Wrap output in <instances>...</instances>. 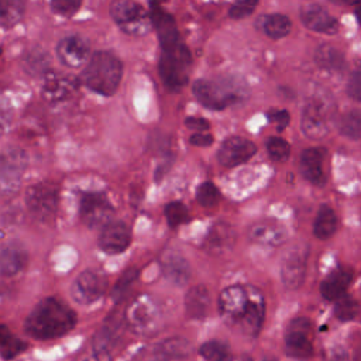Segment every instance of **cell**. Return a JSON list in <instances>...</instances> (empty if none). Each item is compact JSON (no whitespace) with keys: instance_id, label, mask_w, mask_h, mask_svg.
<instances>
[{"instance_id":"cell-1","label":"cell","mask_w":361,"mask_h":361,"mask_svg":"<svg viewBox=\"0 0 361 361\" xmlns=\"http://www.w3.org/2000/svg\"><path fill=\"white\" fill-rule=\"evenodd\" d=\"M219 313L224 323L257 337L265 316L264 296L252 285H230L219 296Z\"/></svg>"},{"instance_id":"cell-2","label":"cell","mask_w":361,"mask_h":361,"mask_svg":"<svg viewBox=\"0 0 361 361\" xmlns=\"http://www.w3.org/2000/svg\"><path fill=\"white\" fill-rule=\"evenodd\" d=\"M76 324L75 312L56 298H45L35 305L25 320L27 333L38 340L58 338Z\"/></svg>"},{"instance_id":"cell-3","label":"cell","mask_w":361,"mask_h":361,"mask_svg":"<svg viewBox=\"0 0 361 361\" xmlns=\"http://www.w3.org/2000/svg\"><path fill=\"white\" fill-rule=\"evenodd\" d=\"M121 76V61L111 52L97 51L86 62L80 79L92 92L102 96H111L116 93Z\"/></svg>"},{"instance_id":"cell-4","label":"cell","mask_w":361,"mask_h":361,"mask_svg":"<svg viewBox=\"0 0 361 361\" xmlns=\"http://www.w3.org/2000/svg\"><path fill=\"white\" fill-rule=\"evenodd\" d=\"M192 92L202 106L210 110H224L245 99L247 86L235 78L197 79Z\"/></svg>"},{"instance_id":"cell-5","label":"cell","mask_w":361,"mask_h":361,"mask_svg":"<svg viewBox=\"0 0 361 361\" xmlns=\"http://www.w3.org/2000/svg\"><path fill=\"white\" fill-rule=\"evenodd\" d=\"M124 324L137 334L151 336L157 333L162 323V313L158 302L151 295L137 296L126 309Z\"/></svg>"},{"instance_id":"cell-6","label":"cell","mask_w":361,"mask_h":361,"mask_svg":"<svg viewBox=\"0 0 361 361\" xmlns=\"http://www.w3.org/2000/svg\"><path fill=\"white\" fill-rule=\"evenodd\" d=\"M190 66L192 55L188 47L183 42H180L171 49L162 51L158 63V71L165 86L169 90L176 92L188 83Z\"/></svg>"},{"instance_id":"cell-7","label":"cell","mask_w":361,"mask_h":361,"mask_svg":"<svg viewBox=\"0 0 361 361\" xmlns=\"http://www.w3.org/2000/svg\"><path fill=\"white\" fill-rule=\"evenodd\" d=\"M110 14L114 23L130 35H145L152 30L148 11L138 3L130 0H118L110 6Z\"/></svg>"},{"instance_id":"cell-8","label":"cell","mask_w":361,"mask_h":361,"mask_svg":"<svg viewBox=\"0 0 361 361\" xmlns=\"http://www.w3.org/2000/svg\"><path fill=\"white\" fill-rule=\"evenodd\" d=\"M25 203L30 213L41 220H51L58 207V188L52 182H39L32 185L25 195Z\"/></svg>"},{"instance_id":"cell-9","label":"cell","mask_w":361,"mask_h":361,"mask_svg":"<svg viewBox=\"0 0 361 361\" xmlns=\"http://www.w3.org/2000/svg\"><path fill=\"white\" fill-rule=\"evenodd\" d=\"M114 209L103 192L80 193L79 214L89 227H104L111 221Z\"/></svg>"},{"instance_id":"cell-10","label":"cell","mask_w":361,"mask_h":361,"mask_svg":"<svg viewBox=\"0 0 361 361\" xmlns=\"http://www.w3.org/2000/svg\"><path fill=\"white\" fill-rule=\"evenodd\" d=\"M330 118L331 110L329 102L319 97H313L303 107L300 128L306 137L312 140H320L324 135H327L330 130Z\"/></svg>"},{"instance_id":"cell-11","label":"cell","mask_w":361,"mask_h":361,"mask_svg":"<svg viewBox=\"0 0 361 361\" xmlns=\"http://www.w3.org/2000/svg\"><path fill=\"white\" fill-rule=\"evenodd\" d=\"M310 330L312 324L306 317H296L290 322L285 334V353L288 357L307 360L313 355Z\"/></svg>"},{"instance_id":"cell-12","label":"cell","mask_w":361,"mask_h":361,"mask_svg":"<svg viewBox=\"0 0 361 361\" xmlns=\"http://www.w3.org/2000/svg\"><path fill=\"white\" fill-rule=\"evenodd\" d=\"M106 290V278L92 269L80 272L71 286V295L79 305H90L99 300Z\"/></svg>"},{"instance_id":"cell-13","label":"cell","mask_w":361,"mask_h":361,"mask_svg":"<svg viewBox=\"0 0 361 361\" xmlns=\"http://www.w3.org/2000/svg\"><path fill=\"white\" fill-rule=\"evenodd\" d=\"M257 152V147L252 141L233 135L223 141L217 151V159L223 166L231 168L247 162Z\"/></svg>"},{"instance_id":"cell-14","label":"cell","mask_w":361,"mask_h":361,"mask_svg":"<svg viewBox=\"0 0 361 361\" xmlns=\"http://www.w3.org/2000/svg\"><path fill=\"white\" fill-rule=\"evenodd\" d=\"M25 165L27 157L21 149H7L0 157V189L4 192H10L18 188L20 176Z\"/></svg>"},{"instance_id":"cell-15","label":"cell","mask_w":361,"mask_h":361,"mask_svg":"<svg viewBox=\"0 0 361 361\" xmlns=\"http://www.w3.org/2000/svg\"><path fill=\"white\" fill-rule=\"evenodd\" d=\"M148 14L152 23V28L157 31L162 51L171 49L182 42L179 38V31L176 28L175 20L168 11H165L161 6L151 4Z\"/></svg>"},{"instance_id":"cell-16","label":"cell","mask_w":361,"mask_h":361,"mask_svg":"<svg viewBox=\"0 0 361 361\" xmlns=\"http://www.w3.org/2000/svg\"><path fill=\"white\" fill-rule=\"evenodd\" d=\"M56 55L59 61L68 68H80L89 61L90 47L87 39L80 35L72 34L63 37L56 45Z\"/></svg>"},{"instance_id":"cell-17","label":"cell","mask_w":361,"mask_h":361,"mask_svg":"<svg viewBox=\"0 0 361 361\" xmlns=\"http://www.w3.org/2000/svg\"><path fill=\"white\" fill-rule=\"evenodd\" d=\"M306 275V250L293 248L282 259L281 279L286 289H298Z\"/></svg>"},{"instance_id":"cell-18","label":"cell","mask_w":361,"mask_h":361,"mask_svg":"<svg viewBox=\"0 0 361 361\" xmlns=\"http://www.w3.org/2000/svg\"><path fill=\"white\" fill-rule=\"evenodd\" d=\"M327 151L324 148H307L300 155V172L313 185L323 186L327 179L326 173Z\"/></svg>"},{"instance_id":"cell-19","label":"cell","mask_w":361,"mask_h":361,"mask_svg":"<svg viewBox=\"0 0 361 361\" xmlns=\"http://www.w3.org/2000/svg\"><path fill=\"white\" fill-rule=\"evenodd\" d=\"M131 243V231L123 221H110L102 228L99 247L106 254H120L128 248Z\"/></svg>"},{"instance_id":"cell-20","label":"cell","mask_w":361,"mask_h":361,"mask_svg":"<svg viewBox=\"0 0 361 361\" xmlns=\"http://www.w3.org/2000/svg\"><path fill=\"white\" fill-rule=\"evenodd\" d=\"M300 18L303 25L312 31H317L329 35H333L338 31L337 18L333 17L329 13V10L320 4H316V3L306 4L300 11Z\"/></svg>"},{"instance_id":"cell-21","label":"cell","mask_w":361,"mask_h":361,"mask_svg":"<svg viewBox=\"0 0 361 361\" xmlns=\"http://www.w3.org/2000/svg\"><path fill=\"white\" fill-rule=\"evenodd\" d=\"M78 79L72 75L52 72L47 75L42 86V93L47 100L55 103L71 97L78 89Z\"/></svg>"},{"instance_id":"cell-22","label":"cell","mask_w":361,"mask_h":361,"mask_svg":"<svg viewBox=\"0 0 361 361\" xmlns=\"http://www.w3.org/2000/svg\"><path fill=\"white\" fill-rule=\"evenodd\" d=\"M164 276L176 286H183L190 279V265L178 251L168 250L159 259Z\"/></svg>"},{"instance_id":"cell-23","label":"cell","mask_w":361,"mask_h":361,"mask_svg":"<svg viewBox=\"0 0 361 361\" xmlns=\"http://www.w3.org/2000/svg\"><path fill=\"white\" fill-rule=\"evenodd\" d=\"M248 237L257 244L279 245L286 240V230L279 221L267 219L254 223L248 230Z\"/></svg>"},{"instance_id":"cell-24","label":"cell","mask_w":361,"mask_h":361,"mask_svg":"<svg viewBox=\"0 0 361 361\" xmlns=\"http://www.w3.org/2000/svg\"><path fill=\"white\" fill-rule=\"evenodd\" d=\"M123 324H124L123 317L117 316L116 313L110 314V317H107L104 320L103 326L93 336V338H92V350L111 353V347L121 337Z\"/></svg>"},{"instance_id":"cell-25","label":"cell","mask_w":361,"mask_h":361,"mask_svg":"<svg viewBox=\"0 0 361 361\" xmlns=\"http://www.w3.org/2000/svg\"><path fill=\"white\" fill-rule=\"evenodd\" d=\"M235 243V231L227 223H216L210 228L204 240V250L212 254H224L233 248Z\"/></svg>"},{"instance_id":"cell-26","label":"cell","mask_w":361,"mask_h":361,"mask_svg":"<svg viewBox=\"0 0 361 361\" xmlns=\"http://www.w3.org/2000/svg\"><path fill=\"white\" fill-rule=\"evenodd\" d=\"M27 258V251L20 243L11 241L4 244L0 248V274L6 276L16 275L24 268Z\"/></svg>"},{"instance_id":"cell-27","label":"cell","mask_w":361,"mask_h":361,"mask_svg":"<svg viewBox=\"0 0 361 361\" xmlns=\"http://www.w3.org/2000/svg\"><path fill=\"white\" fill-rule=\"evenodd\" d=\"M353 281V271L347 268H338L329 274L320 283V293L326 300H337L345 295L347 288Z\"/></svg>"},{"instance_id":"cell-28","label":"cell","mask_w":361,"mask_h":361,"mask_svg":"<svg viewBox=\"0 0 361 361\" xmlns=\"http://www.w3.org/2000/svg\"><path fill=\"white\" fill-rule=\"evenodd\" d=\"M210 305H212L210 293L207 288L203 285H196L190 288L185 296V307L190 319H195V320L204 319L210 310Z\"/></svg>"},{"instance_id":"cell-29","label":"cell","mask_w":361,"mask_h":361,"mask_svg":"<svg viewBox=\"0 0 361 361\" xmlns=\"http://www.w3.org/2000/svg\"><path fill=\"white\" fill-rule=\"evenodd\" d=\"M337 227L338 220L334 210L327 204L320 206L313 223L314 237H317L319 240H327L337 231Z\"/></svg>"},{"instance_id":"cell-30","label":"cell","mask_w":361,"mask_h":361,"mask_svg":"<svg viewBox=\"0 0 361 361\" xmlns=\"http://www.w3.org/2000/svg\"><path fill=\"white\" fill-rule=\"evenodd\" d=\"M261 30L271 38L279 39L286 37L290 30H292V23L289 17L281 13H274V14H267L262 16L261 20H258Z\"/></svg>"},{"instance_id":"cell-31","label":"cell","mask_w":361,"mask_h":361,"mask_svg":"<svg viewBox=\"0 0 361 361\" xmlns=\"http://www.w3.org/2000/svg\"><path fill=\"white\" fill-rule=\"evenodd\" d=\"M314 61L320 68L329 72H341L345 68V59L343 54L330 44H323L316 49Z\"/></svg>"},{"instance_id":"cell-32","label":"cell","mask_w":361,"mask_h":361,"mask_svg":"<svg viewBox=\"0 0 361 361\" xmlns=\"http://www.w3.org/2000/svg\"><path fill=\"white\" fill-rule=\"evenodd\" d=\"M158 347L168 361L186 358L192 351L190 343L183 337L165 338L161 343H158Z\"/></svg>"},{"instance_id":"cell-33","label":"cell","mask_w":361,"mask_h":361,"mask_svg":"<svg viewBox=\"0 0 361 361\" xmlns=\"http://www.w3.org/2000/svg\"><path fill=\"white\" fill-rule=\"evenodd\" d=\"M199 354L204 361H231L233 354L227 343L220 340H209L199 348Z\"/></svg>"},{"instance_id":"cell-34","label":"cell","mask_w":361,"mask_h":361,"mask_svg":"<svg viewBox=\"0 0 361 361\" xmlns=\"http://www.w3.org/2000/svg\"><path fill=\"white\" fill-rule=\"evenodd\" d=\"M25 343L20 338L14 337L10 330L0 324V355L6 360H11L17 357L20 353L25 350Z\"/></svg>"},{"instance_id":"cell-35","label":"cell","mask_w":361,"mask_h":361,"mask_svg":"<svg viewBox=\"0 0 361 361\" xmlns=\"http://www.w3.org/2000/svg\"><path fill=\"white\" fill-rule=\"evenodd\" d=\"M24 3L18 0H0V25L11 27L17 24L24 14Z\"/></svg>"},{"instance_id":"cell-36","label":"cell","mask_w":361,"mask_h":361,"mask_svg":"<svg viewBox=\"0 0 361 361\" xmlns=\"http://www.w3.org/2000/svg\"><path fill=\"white\" fill-rule=\"evenodd\" d=\"M338 130L340 133L350 138V140H358L361 135V116L358 110H350L345 114L341 116L338 121Z\"/></svg>"},{"instance_id":"cell-37","label":"cell","mask_w":361,"mask_h":361,"mask_svg":"<svg viewBox=\"0 0 361 361\" xmlns=\"http://www.w3.org/2000/svg\"><path fill=\"white\" fill-rule=\"evenodd\" d=\"M358 313V303L354 298L348 295H343L336 300L334 305V314L341 322L353 320Z\"/></svg>"},{"instance_id":"cell-38","label":"cell","mask_w":361,"mask_h":361,"mask_svg":"<svg viewBox=\"0 0 361 361\" xmlns=\"http://www.w3.org/2000/svg\"><path fill=\"white\" fill-rule=\"evenodd\" d=\"M165 217L171 227H178L189 220V210L182 202L175 200L165 206Z\"/></svg>"},{"instance_id":"cell-39","label":"cell","mask_w":361,"mask_h":361,"mask_svg":"<svg viewBox=\"0 0 361 361\" xmlns=\"http://www.w3.org/2000/svg\"><path fill=\"white\" fill-rule=\"evenodd\" d=\"M267 151H268V155L274 161L283 162L290 155V145L286 140H283L281 137H271L267 141Z\"/></svg>"},{"instance_id":"cell-40","label":"cell","mask_w":361,"mask_h":361,"mask_svg":"<svg viewBox=\"0 0 361 361\" xmlns=\"http://www.w3.org/2000/svg\"><path fill=\"white\" fill-rule=\"evenodd\" d=\"M196 199L203 207H213L220 199V192L214 183L203 182L196 189Z\"/></svg>"},{"instance_id":"cell-41","label":"cell","mask_w":361,"mask_h":361,"mask_svg":"<svg viewBox=\"0 0 361 361\" xmlns=\"http://www.w3.org/2000/svg\"><path fill=\"white\" fill-rule=\"evenodd\" d=\"M138 269L137 268H128L123 272V275L116 282L113 290H111V299L120 300L121 296L126 293V290L130 288V285L137 279Z\"/></svg>"},{"instance_id":"cell-42","label":"cell","mask_w":361,"mask_h":361,"mask_svg":"<svg viewBox=\"0 0 361 361\" xmlns=\"http://www.w3.org/2000/svg\"><path fill=\"white\" fill-rule=\"evenodd\" d=\"M258 6V1H252V0H243V1H237L231 6V8L228 10V16L234 20H240L244 18L247 16H250L254 8Z\"/></svg>"},{"instance_id":"cell-43","label":"cell","mask_w":361,"mask_h":361,"mask_svg":"<svg viewBox=\"0 0 361 361\" xmlns=\"http://www.w3.org/2000/svg\"><path fill=\"white\" fill-rule=\"evenodd\" d=\"M133 361H168V360L159 350L158 344H154L149 347H144L138 353H135Z\"/></svg>"},{"instance_id":"cell-44","label":"cell","mask_w":361,"mask_h":361,"mask_svg":"<svg viewBox=\"0 0 361 361\" xmlns=\"http://www.w3.org/2000/svg\"><path fill=\"white\" fill-rule=\"evenodd\" d=\"M79 7H80V1L78 0H55L51 3V8L56 14H61L65 17L73 16Z\"/></svg>"},{"instance_id":"cell-45","label":"cell","mask_w":361,"mask_h":361,"mask_svg":"<svg viewBox=\"0 0 361 361\" xmlns=\"http://www.w3.org/2000/svg\"><path fill=\"white\" fill-rule=\"evenodd\" d=\"M347 92L355 102H360V99H361V75H360L358 69L353 71V73L350 75V79L347 83Z\"/></svg>"},{"instance_id":"cell-46","label":"cell","mask_w":361,"mask_h":361,"mask_svg":"<svg viewBox=\"0 0 361 361\" xmlns=\"http://www.w3.org/2000/svg\"><path fill=\"white\" fill-rule=\"evenodd\" d=\"M268 118H269V121H272L276 126V128L279 131L286 128V126L289 124V120H290L289 113L286 110H272L268 113Z\"/></svg>"},{"instance_id":"cell-47","label":"cell","mask_w":361,"mask_h":361,"mask_svg":"<svg viewBox=\"0 0 361 361\" xmlns=\"http://www.w3.org/2000/svg\"><path fill=\"white\" fill-rule=\"evenodd\" d=\"M76 361H113V355L111 353H107V351L90 350V353L78 357Z\"/></svg>"},{"instance_id":"cell-48","label":"cell","mask_w":361,"mask_h":361,"mask_svg":"<svg viewBox=\"0 0 361 361\" xmlns=\"http://www.w3.org/2000/svg\"><path fill=\"white\" fill-rule=\"evenodd\" d=\"M189 141L196 147H209L213 144V135L209 133H195L190 135Z\"/></svg>"},{"instance_id":"cell-49","label":"cell","mask_w":361,"mask_h":361,"mask_svg":"<svg viewBox=\"0 0 361 361\" xmlns=\"http://www.w3.org/2000/svg\"><path fill=\"white\" fill-rule=\"evenodd\" d=\"M186 126L197 133H203L204 130H209V121L204 120V118H200V117H188L186 118Z\"/></svg>"},{"instance_id":"cell-50","label":"cell","mask_w":361,"mask_h":361,"mask_svg":"<svg viewBox=\"0 0 361 361\" xmlns=\"http://www.w3.org/2000/svg\"><path fill=\"white\" fill-rule=\"evenodd\" d=\"M6 123H7V120H6V110L3 107H0V130L4 127Z\"/></svg>"},{"instance_id":"cell-51","label":"cell","mask_w":361,"mask_h":361,"mask_svg":"<svg viewBox=\"0 0 361 361\" xmlns=\"http://www.w3.org/2000/svg\"><path fill=\"white\" fill-rule=\"evenodd\" d=\"M261 361H278L275 357H272V355H267V357H264Z\"/></svg>"}]
</instances>
